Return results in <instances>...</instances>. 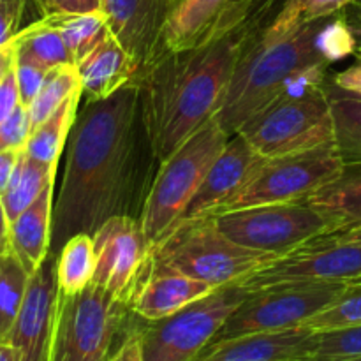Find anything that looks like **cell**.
Returning <instances> with one entry per match:
<instances>
[{"label":"cell","mask_w":361,"mask_h":361,"mask_svg":"<svg viewBox=\"0 0 361 361\" xmlns=\"http://www.w3.org/2000/svg\"><path fill=\"white\" fill-rule=\"evenodd\" d=\"M279 0H236L189 48L162 49L136 78L152 157L166 161L214 118L236 66L274 20Z\"/></svg>","instance_id":"1"},{"label":"cell","mask_w":361,"mask_h":361,"mask_svg":"<svg viewBox=\"0 0 361 361\" xmlns=\"http://www.w3.org/2000/svg\"><path fill=\"white\" fill-rule=\"evenodd\" d=\"M141 92L136 81L78 109L59 197L53 204L51 252L80 233H94L123 207L136 168Z\"/></svg>","instance_id":"2"},{"label":"cell","mask_w":361,"mask_h":361,"mask_svg":"<svg viewBox=\"0 0 361 361\" xmlns=\"http://www.w3.org/2000/svg\"><path fill=\"white\" fill-rule=\"evenodd\" d=\"M356 48L358 39L344 13L282 35L264 28L236 66L214 118L233 136L247 118L274 101L291 78L355 55Z\"/></svg>","instance_id":"3"},{"label":"cell","mask_w":361,"mask_h":361,"mask_svg":"<svg viewBox=\"0 0 361 361\" xmlns=\"http://www.w3.org/2000/svg\"><path fill=\"white\" fill-rule=\"evenodd\" d=\"M229 137L221 123L210 118L161 162L140 217L152 247L159 245L182 221L194 194Z\"/></svg>","instance_id":"4"},{"label":"cell","mask_w":361,"mask_h":361,"mask_svg":"<svg viewBox=\"0 0 361 361\" xmlns=\"http://www.w3.org/2000/svg\"><path fill=\"white\" fill-rule=\"evenodd\" d=\"M154 259L212 288L236 284L270 264L279 254L247 249L221 231L214 215L182 221L159 245Z\"/></svg>","instance_id":"5"},{"label":"cell","mask_w":361,"mask_h":361,"mask_svg":"<svg viewBox=\"0 0 361 361\" xmlns=\"http://www.w3.org/2000/svg\"><path fill=\"white\" fill-rule=\"evenodd\" d=\"M264 159L284 157L335 143L326 87L302 95H281L236 130Z\"/></svg>","instance_id":"6"},{"label":"cell","mask_w":361,"mask_h":361,"mask_svg":"<svg viewBox=\"0 0 361 361\" xmlns=\"http://www.w3.org/2000/svg\"><path fill=\"white\" fill-rule=\"evenodd\" d=\"M250 295L240 282L214 289L173 316L140 326L145 361H192Z\"/></svg>","instance_id":"7"},{"label":"cell","mask_w":361,"mask_h":361,"mask_svg":"<svg viewBox=\"0 0 361 361\" xmlns=\"http://www.w3.org/2000/svg\"><path fill=\"white\" fill-rule=\"evenodd\" d=\"M127 310V303L95 284L76 295L60 293L49 361H106Z\"/></svg>","instance_id":"8"},{"label":"cell","mask_w":361,"mask_h":361,"mask_svg":"<svg viewBox=\"0 0 361 361\" xmlns=\"http://www.w3.org/2000/svg\"><path fill=\"white\" fill-rule=\"evenodd\" d=\"M348 286V282H291L250 291L212 344L242 335L271 334L303 326L337 302Z\"/></svg>","instance_id":"9"},{"label":"cell","mask_w":361,"mask_h":361,"mask_svg":"<svg viewBox=\"0 0 361 361\" xmlns=\"http://www.w3.org/2000/svg\"><path fill=\"white\" fill-rule=\"evenodd\" d=\"M214 217L221 231L233 242L279 256L335 233L330 219L307 201L240 208L214 214Z\"/></svg>","instance_id":"10"},{"label":"cell","mask_w":361,"mask_h":361,"mask_svg":"<svg viewBox=\"0 0 361 361\" xmlns=\"http://www.w3.org/2000/svg\"><path fill=\"white\" fill-rule=\"evenodd\" d=\"M344 169L335 143L302 154L267 159L254 178L215 214L261 204L298 203L337 178ZM214 215V214H212Z\"/></svg>","instance_id":"11"},{"label":"cell","mask_w":361,"mask_h":361,"mask_svg":"<svg viewBox=\"0 0 361 361\" xmlns=\"http://www.w3.org/2000/svg\"><path fill=\"white\" fill-rule=\"evenodd\" d=\"M361 279V242L323 235L282 254L240 284L249 291L291 282H353Z\"/></svg>","instance_id":"12"},{"label":"cell","mask_w":361,"mask_h":361,"mask_svg":"<svg viewBox=\"0 0 361 361\" xmlns=\"http://www.w3.org/2000/svg\"><path fill=\"white\" fill-rule=\"evenodd\" d=\"M94 249L95 271L92 284L130 307L154 254L141 221L129 214L108 219L94 233Z\"/></svg>","instance_id":"13"},{"label":"cell","mask_w":361,"mask_h":361,"mask_svg":"<svg viewBox=\"0 0 361 361\" xmlns=\"http://www.w3.org/2000/svg\"><path fill=\"white\" fill-rule=\"evenodd\" d=\"M59 302L56 254L49 252L30 275L23 305L7 337V342L20 351L21 361H49Z\"/></svg>","instance_id":"14"},{"label":"cell","mask_w":361,"mask_h":361,"mask_svg":"<svg viewBox=\"0 0 361 361\" xmlns=\"http://www.w3.org/2000/svg\"><path fill=\"white\" fill-rule=\"evenodd\" d=\"M176 4L178 0H101L109 32L133 56L137 76L164 49L166 25Z\"/></svg>","instance_id":"15"},{"label":"cell","mask_w":361,"mask_h":361,"mask_svg":"<svg viewBox=\"0 0 361 361\" xmlns=\"http://www.w3.org/2000/svg\"><path fill=\"white\" fill-rule=\"evenodd\" d=\"M264 161L267 159L257 154L242 136L233 134L194 194L182 221L215 214L254 178Z\"/></svg>","instance_id":"16"},{"label":"cell","mask_w":361,"mask_h":361,"mask_svg":"<svg viewBox=\"0 0 361 361\" xmlns=\"http://www.w3.org/2000/svg\"><path fill=\"white\" fill-rule=\"evenodd\" d=\"M316 331L307 326L214 342L192 361H307Z\"/></svg>","instance_id":"17"},{"label":"cell","mask_w":361,"mask_h":361,"mask_svg":"<svg viewBox=\"0 0 361 361\" xmlns=\"http://www.w3.org/2000/svg\"><path fill=\"white\" fill-rule=\"evenodd\" d=\"M214 289L217 288L157 263L152 256L150 268L133 296L130 310L143 321L164 319Z\"/></svg>","instance_id":"18"},{"label":"cell","mask_w":361,"mask_h":361,"mask_svg":"<svg viewBox=\"0 0 361 361\" xmlns=\"http://www.w3.org/2000/svg\"><path fill=\"white\" fill-rule=\"evenodd\" d=\"M85 101H102L136 80L137 67L127 49L109 32L76 63Z\"/></svg>","instance_id":"19"},{"label":"cell","mask_w":361,"mask_h":361,"mask_svg":"<svg viewBox=\"0 0 361 361\" xmlns=\"http://www.w3.org/2000/svg\"><path fill=\"white\" fill-rule=\"evenodd\" d=\"M53 189L55 183L11 222V250L30 275L51 252Z\"/></svg>","instance_id":"20"},{"label":"cell","mask_w":361,"mask_h":361,"mask_svg":"<svg viewBox=\"0 0 361 361\" xmlns=\"http://www.w3.org/2000/svg\"><path fill=\"white\" fill-rule=\"evenodd\" d=\"M305 201L330 219L335 233L361 228V162L345 164L337 178Z\"/></svg>","instance_id":"21"},{"label":"cell","mask_w":361,"mask_h":361,"mask_svg":"<svg viewBox=\"0 0 361 361\" xmlns=\"http://www.w3.org/2000/svg\"><path fill=\"white\" fill-rule=\"evenodd\" d=\"M236 0H178L164 30V49L189 48L196 44L204 32Z\"/></svg>","instance_id":"22"},{"label":"cell","mask_w":361,"mask_h":361,"mask_svg":"<svg viewBox=\"0 0 361 361\" xmlns=\"http://www.w3.org/2000/svg\"><path fill=\"white\" fill-rule=\"evenodd\" d=\"M83 92H76L66 102L59 106L48 118L32 129L30 137L25 145V152L35 161L48 166L59 164L60 154L67 143L71 129L76 120Z\"/></svg>","instance_id":"23"},{"label":"cell","mask_w":361,"mask_h":361,"mask_svg":"<svg viewBox=\"0 0 361 361\" xmlns=\"http://www.w3.org/2000/svg\"><path fill=\"white\" fill-rule=\"evenodd\" d=\"M56 166L42 164L21 150L16 169L11 178L9 187L2 194V203L7 217L13 222L23 210H27L48 185L55 183Z\"/></svg>","instance_id":"24"},{"label":"cell","mask_w":361,"mask_h":361,"mask_svg":"<svg viewBox=\"0 0 361 361\" xmlns=\"http://www.w3.org/2000/svg\"><path fill=\"white\" fill-rule=\"evenodd\" d=\"M326 94L330 99L335 126V145L345 164L361 162V97L342 90L328 80Z\"/></svg>","instance_id":"25"},{"label":"cell","mask_w":361,"mask_h":361,"mask_svg":"<svg viewBox=\"0 0 361 361\" xmlns=\"http://www.w3.org/2000/svg\"><path fill=\"white\" fill-rule=\"evenodd\" d=\"M94 236L87 233L73 236L56 254V279L62 295H76L94 282Z\"/></svg>","instance_id":"26"},{"label":"cell","mask_w":361,"mask_h":361,"mask_svg":"<svg viewBox=\"0 0 361 361\" xmlns=\"http://www.w3.org/2000/svg\"><path fill=\"white\" fill-rule=\"evenodd\" d=\"M44 20L62 34L74 63H80L109 34L108 23L101 11L81 14L53 13L46 14Z\"/></svg>","instance_id":"27"},{"label":"cell","mask_w":361,"mask_h":361,"mask_svg":"<svg viewBox=\"0 0 361 361\" xmlns=\"http://www.w3.org/2000/svg\"><path fill=\"white\" fill-rule=\"evenodd\" d=\"M13 42L16 51L32 56L49 69L74 63L73 55H71L62 34L44 18L25 25L13 39Z\"/></svg>","instance_id":"28"},{"label":"cell","mask_w":361,"mask_h":361,"mask_svg":"<svg viewBox=\"0 0 361 361\" xmlns=\"http://www.w3.org/2000/svg\"><path fill=\"white\" fill-rule=\"evenodd\" d=\"M30 274L13 252L0 256V341H7L18 319Z\"/></svg>","instance_id":"29"},{"label":"cell","mask_w":361,"mask_h":361,"mask_svg":"<svg viewBox=\"0 0 361 361\" xmlns=\"http://www.w3.org/2000/svg\"><path fill=\"white\" fill-rule=\"evenodd\" d=\"M355 2L358 0H284L279 13L268 23L267 32L274 35L288 34L307 23L344 13Z\"/></svg>","instance_id":"30"},{"label":"cell","mask_w":361,"mask_h":361,"mask_svg":"<svg viewBox=\"0 0 361 361\" xmlns=\"http://www.w3.org/2000/svg\"><path fill=\"white\" fill-rule=\"evenodd\" d=\"M76 92H81V80L74 63H67V66H60L49 71L44 85L27 108L32 129L44 122L62 102H66Z\"/></svg>","instance_id":"31"},{"label":"cell","mask_w":361,"mask_h":361,"mask_svg":"<svg viewBox=\"0 0 361 361\" xmlns=\"http://www.w3.org/2000/svg\"><path fill=\"white\" fill-rule=\"evenodd\" d=\"M355 324H361V282L349 284L337 302L307 321L303 326L314 331H324Z\"/></svg>","instance_id":"32"},{"label":"cell","mask_w":361,"mask_h":361,"mask_svg":"<svg viewBox=\"0 0 361 361\" xmlns=\"http://www.w3.org/2000/svg\"><path fill=\"white\" fill-rule=\"evenodd\" d=\"M361 356V324L316 331L314 349L307 361H335Z\"/></svg>","instance_id":"33"},{"label":"cell","mask_w":361,"mask_h":361,"mask_svg":"<svg viewBox=\"0 0 361 361\" xmlns=\"http://www.w3.org/2000/svg\"><path fill=\"white\" fill-rule=\"evenodd\" d=\"M16 49V48H14ZM49 67L42 66L32 56L25 53H14V76H16L18 92H20V101L23 106H30L35 95L39 94L41 87L44 85L46 78L49 74Z\"/></svg>","instance_id":"34"},{"label":"cell","mask_w":361,"mask_h":361,"mask_svg":"<svg viewBox=\"0 0 361 361\" xmlns=\"http://www.w3.org/2000/svg\"><path fill=\"white\" fill-rule=\"evenodd\" d=\"M32 134V122L27 106L20 104L13 115L0 126V152L23 150Z\"/></svg>","instance_id":"35"},{"label":"cell","mask_w":361,"mask_h":361,"mask_svg":"<svg viewBox=\"0 0 361 361\" xmlns=\"http://www.w3.org/2000/svg\"><path fill=\"white\" fill-rule=\"evenodd\" d=\"M30 20L28 11L20 4L0 2V46L7 44L25 27V21Z\"/></svg>","instance_id":"36"},{"label":"cell","mask_w":361,"mask_h":361,"mask_svg":"<svg viewBox=\"0 0 361 361\" xmlns=\"http://www.w3.org/2000/svg\"><path fill=\"white\" fill-rule=\"evenodd\" d=\"M106 361H145L140 326H130L120 338V344Z\"/></svg>","instance_id":"37"},{"label":"cell","mask_w":361,"mask_h":361,"mask_svg":"<svg viewBox=\"0 0 361 361\" xmlns=\"http://www.w3.org/2000/svg\"><path fill=\"white\" fill-rule=\"evenodd\" d=\"M21 104L20 92H18L16 76H14V66L9 73L0 81V126L13 115L14 109Z\"/></svg>","instance_id":"38"},{"label":"cell","mask_w":361,"mask_h":361,"mask_svg":"<svg viewBox=\"0 0 361 361\" xmlns=\"http://www.w3.org/2000/svg\"><path fill=\"white\" fill-rule=\"evenodd\" d=\"M355 55L356 62L351 67H348V69L335 74L330 81L334 85H337L338 88H342V90L361 97V44H358Z\"/></svg>","instance_id":"39"},{"label":"cell","mask_w":361,"mask_h":361,"mask_svg":"<svg viewBox=\"0 0 361 361\" xmlns=\"http://www.w3.org/2000/svg\"><path fill=\"white\" fill-rule=\"evenodd\" d=\"M46 14H81L101 11V0H44Z\"/></svg>","instance_id":"40"},{"label":"cell","mask_w":361,"mask_h":361,"mask_svg":"<svg viewBox=\"0 0 361 361\" xmlns=\"http://www.w3.org/2000/svg\"><path fill=\"white\" fill-rule=\"evenodd\" d=\"M21 150H2L0 152V196L6 192L9 187L11 178L16 169L18 159H20Z\"/></svg>","instance_id":"41"},{"label":"cell","mask_w":361,"mask_h":361,"mask_svg":"<svg viewBox=\"0 0 361 361\" xmlns=\"http://www.w3.org/2000/svg\"><path fill=\"white\" fill-rule=\"evenodd\" d=\"M7 252H13L11 250V221L0 197V256Z\"/></svg>","instance_id":"42"},{"label":"cell","mask_w":361,"mask_h":361,"mask_svg":"<svg viewBox=\"0 0 361 361\" xmlns=\"http://www.w3.org/2000/svg\"><path fill=\"white\" fill-rule=\"evenodd\" d=\"M0 2H9V4H20L25 9L28 11V16L32 21H37L46 16V4L44 0H0Z\"/></svg>","instance_id":"43"},{"label":"cell","mask_w":361,"mask_h":361,"mask_svg":"<svg viewBox=\"0 0 361 361\" xmlns=\"http://www.w3.org/2000/svg\"><path fill=\"white\" fill-rule=\"evenodd\" d=\"M344 14L349 27H351V30L355 32L356 39H358V44H361V0L351 4V6L344 11Z\"/></svg>","instance_id":"44"},{"label":"cell","mask_w":361,"mask_h":361,"mask_svg":"<svg viewBox=\"0 0 361 361\" xmlns=\"http://www.w3.org/2000/svg\"><path fill=\"white\" fill-rule=\"evenodd\" d=\"M14 42H7V44L0 46V81L6 78V74L13 69L14 66Z\"/></svg>","instance_id":"45"},{"label":"cell","mask_w":361,"mask_h":361,"mask_svg":"<svg viewBox=\"0 0 361 361\" xmlns=\"http://www.w3.org/2000/svg\"><path fill=\"white\" fill-rule=\"evenodd\" d=\"M0 361H21V355L11 342L0 341Z\"/></svg>","instance_id":"46"},{"label":"cell","mask_w":361,"mask_h":361,"mask_svg":"<svg viewBox=\"0 0 361 361\" xmlns=\"http://www.w3.org/2000/svg\"><path fill=\"white\" fill-rule=\"evenodd\" d=\"M342 238L345 240H355V242H361V228H355V229H349V231L344 233H338Z\"/></svg>","instance_id":"47"},{"label":"cell","mask_w":361,"mask_h":361,"mask_svg":"<svg viewBox=\"0 0 361 361\" xmlns=\"http://www.w3.org/2000/svg\"><path fill=\"white\" fill-rule=\"evenodd\" d=\"M335 361H361V356H353V358H342V360H335Z\"/></svg>","instance_id":"48"},{"label":"cell","mask_w":361,"mask_h":361,"mask_svg":"<svg viewBox=\"0 0 361 361\" xmlns=\"http://www.w3.org/2000/svg\"><path fill=\"white\" fill-rule=\"evenodd\" d=\"M356 282H361V279H360V281H356Z\"/></svg>","instance_id":"49"},{"label":"cell","mask_w":361,"mask_h":361,"mask_svg":"<svg viewBox=\"0 0 361 361\" xmlns=\"http://www.w3.org/2000/svg\"><path fill=\"white\" fill-rule=\"evenodd\" d=\"M356 97H358V95H356Z\"/></svg>","instance_id":"50"}]
</instances>
